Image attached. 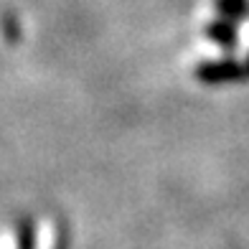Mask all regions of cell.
I'll use <instances>...</instances> for the list:
<instances>
[{"instance_id": "obj_1", "label": "cell", "mask_w": 249, "mask_h": 249, "mask_svg": "<svg viewBox=\"0 0 249 249\" xmlns=\"http://www.w3.org/2000/svg\"><path fill=\"white\" fill-rule=\"evenodd\" d=\"M56 244H59V229L53 219H41L33 234V249H56Z\"/></svg>"}, {"instance_id": "obj_2", "label": "cell", "mask_w": 249, "mask_h": 249, "mask_svg": "<svg viewBox=\"0 0 249 249\" xmlns=\"http://www.w3.org/2000/svg\"><path fill=\"white\" fill-rule=\"evenodd\" d=\"M0 249H18V236H16L13 229H8V226L0 229Z\"/></svg>"}, {"instance_id": "obj_3", "label": "cell", "mask_w": 249, "mask_h": 249, "mask_svg": "<svg viewBox=\"0 0 249 249\" xmlns=\"http://www.w3.org/2000/svg\"><path fill=\"white\" fill-rule=\"evenodd\" d=\"M236 41H239V49H236V59H249V26L236 36Z\"/></svg>"}]
</instances>
